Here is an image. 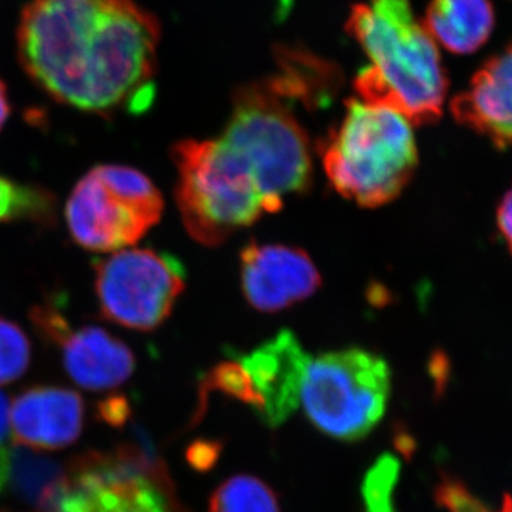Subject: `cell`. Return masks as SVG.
<instances>
[{"mask_svg":"<svg viewBox=\"0 0 512 512\" xmlns=\"http://www.w3.org/2000/svg\"><path fill=\"white\" fill-rule=\"evenodd\" d=\"M82 397L62 387H35L10 406L13 436L23 446L57 450L82 433Z\"/></svg>","mask_w":512,"mask_h":512,"instance_id":"cell-14","label":"cell"},{"mask_svg":"<svg viewBox=\"0 0 512 512\" xmlns=\"http://www.w3.org/2000/svg\"><path fill=\"white\" fill-rule=\"evenodd\" d=\"M392 373L383 357L350 348L309 360L301 407L319 431L339 441L365 439L383 419Z\"/></svg>","mask_w":512,"mask_h":512,"instance_id":"cell-6","label":"cell"},{"mask_svg":"<svg viewBox=\"0 0 512 512\" xmlns=\"http://www.w3.org/2000/svg\"><path fill=\"white\" fill-rule=\"evenodd\" d=\"M171 157L178 174L175 201L195 241L215 247L274 212L247 168L220 140L181 141Z\"/></svg>","mask_w":512,"mask_h":512,"instance_id":"cell-5","label":"cell"},{"mask_svg":"<svg viewBox=\"0 0 512 512\" xmlns=\"http://www.w3.org/2000/svg\"><path fill=\"white\" fill-rule=\"evenodd\" d=\"M50 512H177L157 478L128 463L83 467Z\"/></svg>","mask_w":512,"mask_h":512,"instance_id":"cell-11","label":"cell"},{"mask_svg":"<svg viewBox=\"0 0 512 512\" xmlns=\"http://www.w3.org/2000/svg\"><path fill=\"white\" fill-rule=\"evenodd\" d=\"M30 340L15 322L0 318V386L15 382L30 365Z\"/></svg>","mask_w":512,"mask_h":512,"instance_id":"cell-19","label":"cell"},{"mask_svg":"<svg viewBox=\"0 0 512 512\" xmlns=\"http://www.w3.org/2000/svg\"><path fill=\"white\" fill-rule=\"evenodd\" d=\"M292 0H281L282 8L286 9L289 8V5H291Z\"/></svg>","mask_w":512,"mask_h":512,"instance_id":"cell-24","label":"cell"},{"mask_svg":"<svg viewBox=\"0 0 512 512\" xmlns=\"http://www.w3.org/2000/svg\"><path fill=\"white\" fill-rule=\"evenodd\" d=\"M163 211V195L146 174L127 165L104 164L76 184L64 217L79 247L111 254L136 245Z\"/></svg>","mask_w":512,"mask_h":512,"instance_id":"cell-7","label":"cell"},{"mask_svg":"<svg viewBox=\"0 0 512 512\" xmlns=\"http://www.w3.org/2000/svg\"><path fill=\"white\" fill-rule=\"evenodd\" d=\"M241 284L254 308L276 312L313 295L320 275L301 249L251 242L241 254Z\"/></svg>","mask_w":512,"mask_h":512,"instance_id":"cell-12","label":"cell"},{"mask_svg":"<svg viewBox=\"0 0 512 512\" xmlns=\"http://www.w3.org/2000/svg\"><path fill=\"white\" fill-rule=\"evenodd\" d=\"M436 501L447 512H512V497L507 495L501 510L493 511L471 494L466 485L448 477L437 487Z\"/></svg>","mask_w":512,"mask_h":512,"instance_id":"cell-20","label":"cell"},{"mask_svg":"<svg viewBox=\"0 0 512 512\" xmlns=\"http://www.w3.org/2000/svg\"><path fill=\"white\" fill-rule=\"evenodd\" d=\"M210 512H281L271 488L251 476L229 478L212 495Z\"/></svg>","mask_w":512,"mask_h":512,"instance_id":"cell-16","label":"cell"},{"mask_svg":"<svg viewBox=\"0 0 512 512\" xmlns=\"http://www.w3.org/2000/svg\"><path fill=\"white\" fill-rule=\"evenodd\" d=\"M94 272L101 315L141 332L158 328L185 288L181 261L150 248L111 252L96 262Z\"/></svg>","mask_w":512,"mask_h":512,"instance_id":"cell-8","label":"cell"},{"mask_svg":"<svg viewBox=\"0 0 512 512\" xmlns=\"http://www.w3.org/2000/svg\"><path fill=\"white\" fill-rule=\"evenodd\" d=\"M52 200L45 191L20 185L0 174V222L45 220L52 211Z\"/></svg>","mask_w":512,"mask_h":512,"instance_id":"cell-17","label":"cell"},{"mask_svg":"<svg viewBox=\"0 0 512 512\" xmlns=\"http://www.w3.org/2000/svg\"><path fill=\"white\" fill-rule=\"evenodd\" d=\"M323 168L339 194L362 207L393 201L416 171L412 123L392 109L353 100L322 148Z\"/></svg>","mask_w":512,"mask_h":512,"instance_id":"cell-4","label":"cell"},{"mask_svg":"<svg viewBox=\"0 0 512 512\" xmlns=\"http://www.w3.org/2000/svg\"><path fill=\"white\" fill-rule=\"evenodd\" d=\"M160 25L133 0H32L18 30L23 69L52 99L86 113L148 109Z\"/></svg>","mask_w":512,"mask_h":512,"instance_id":"cell-1","label":"cell"},{"mask_svg":"<svg viewBox=\"0 0 512 512\" xmlns=\"http://www.w3.org/2000/svg\"><path fill=\"white\" fill-rule=\"evenodd\" d=\"M37 330L62 349L64 369L74 383L103 392L126 383L136 369L133 352L123 340L99 326L73 328L55 306H37Z\"/></svg>","mask_w":512,"mask_h":512,"instance_id":"cell-10","label":"cell"},{"mask_svg":"<svg viewBox=\"0 0 512 512\" xmlns=\"http://www.w3.org/2000/svg\"><path fill=\"white\" fill-rule=\"evenodd\" d=\"M451 113L494 146L512 147V45L478 70L451 103Z\"/></svg>","mask_w":512,"mask_h":512,"instance_id":"cell-13","label":"cell"},{"mask_svg":"<svg viewBox=\"0 0 512 512\" xmlns=\"http://www.w3.org/2000/svg\"><path fill=\"white\" fill-rule=\"evenodd\" d=\"M497 224L512 254V187L505 192L503 200L498 205Z\"/></svg>","mask_w":512,"mask_h":512,"instance_id":"cell-22","label":"cell"},{"mask_svg":"<svg viewBox=\"0 0 512 512\" xmlns=\"http://www.w3.org/2000/svg\"><path fill=\"white\" fill-rule=\"evenodd\" d=\"M424 28L434 42L467 55L483 46L493 32V6L488 0H431Z\"/></svg>","mask_w":512,"mask_h":512,"instance_id":"cell-15","label":"cell"},{"mask_svg":"<svg viewBox=\"0 0 512 512\" xmlns=\"http://www.w3.org/2000/svg\"><path fill=\"white\" fill-rule=\"evenodd\" d=\"M308 99V84L289 70L248 84L235 93L231 117L218 138L247 168L274 212L281 210L286 195L306 191L311 184L308 134L293 113L295 101Z\"/></svg>","mask_w":512,"mask_h":512,"instance_id":"cell-3","label":"cell"},{"mask_svg":"<svg viewBox=\"0 0 512 512\" xmlns=\"http://www.w3.org/2000/svg\"><path fill=\"white\" fill-rule=\"evenodd\" d=\"M247 403L269 427L284 424L301 407V390L311 356L289 330L249 353H232Z\"/></svg>","mask_w":512,"mask_h":512,"instance_id":"cell-9","label":"cell"},{"mask_svg":"<svg viewBox=\"0 0 512 512\" xmlns=\"http://www.w3.org/2000/svg\"><path fill=\"white\" fill-rule=\"evenodd\" d=\"M400 463L392 454H383L369 468L362 484L366 512H399L396 490L399 485Z\"/></svg>","mask_w":512,"mask_h":512,"instance_id":"cell-18","label":"cell"},{"mask_svg":"<svg viewBox=\"0 0 512 512\" xmlns=\"http://www.w3.org/2000/svg\"><path fill=\"white\" fill-rule=\"evenodd\" d=\"M12 421H10V404L8 397L0 392V494L5 493L10 470H12Z\"/></svg>","mask_w":512,"mask_h":512,"instance_id":"cell-21","label":"cell"},{"mask_svg":"<svg viewBox=\"0 0 512 512\" xmlns=\"http://www.w3.org/2000/svg\"><path fill=\"white\" fill-rule=\"evenodd\" d=\"M348 30L369 59L355 80L360 100L387 107L412 124L439 120L447 77L437 43L414 16L410 0L355 5Z\"/></svg>","mask_w":512,"mask_h":512,"instance_id":"cell-2","label":"cell"},{"mask_svg":"<svg viewBox=\"0 0 512 512\" xmlns=\"http://www.w3.org/2000/svg\"><path fill=\"white\" fill-rule=\"evenodd\" d=\"M10 104L8 97V90H6L5 83L0 80V130L5 126L6 121L9 119Z\"/></svg>","mask_w":512,"mask_h":512,"instance_id":"cell-23","label":"cell"}]
</instances>
